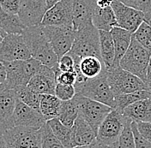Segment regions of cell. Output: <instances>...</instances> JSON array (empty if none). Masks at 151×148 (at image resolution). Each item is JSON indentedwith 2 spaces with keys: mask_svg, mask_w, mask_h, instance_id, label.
<instances>
[{
  "mask_svg": "<svg viewBox=\"0 0 151 148\" xmlns=\"http://www.w3.org/2000/svg\"><path fill=\"white\" fill-rule=\"evenodd\" d=\"M22 35L33 58L52 69L58 64V57L44 34L41 25L27 27Z\"/></svg>",
  "mask_w": 151,
  "mask_h": 148,
  "instance_id": "cell-1",
  "label": "cell"
},
{
  "mask_svg": "<svg viewBox=\"0 0 151 148\" xmlns=\"http://www.w3.org/2000/svg\"><path fill=\"white\" fill-rule=\"evenodd\" d=\"M1 62L6 68L7 78L5 83L0 85V88L6 87L16 91L27 87L31 78L37 73L42 65L40 61L33 57L28 60Z\"/></svg>",
  "mask_w": 151,
  "mask_h": 148,
  "instance_id": "cell-2",
  "label": "cell"
},
{
  "mask_svg": "<svg viewBox=\"0 0 151 148\" xmlns=\"http://www.w3.org/2000/svg\"><path fill=\"white\" fill-rule=\"evenodd\" d=\"M106 72L107 70L96 78L86 79L82 82L76 83L74 86L77 94L101 102L115 109V96L108 82Z\"/></svg>",
  "mask_w": 151,
  "mask_h": 148,
  "instance_id": "cell-3",
  "label": "cell"
},
{
  "mask_svg": "<svg viewBox=\"0 0 151 148\" xmlns=\"http://www.w3.org/2000/svg\"><path fill=\"white\" fill-rule=\"evenodd\" d=\"M70 52L81 58L94 56L101 59L100 30L93 24V21L76 31L75 40Z\"/></svg>",
  "mask_w": 151,
  "mask_h": 148,
  "instance_id": "cell-4",
  "label": "cell"
},
{
  "mask_svg": "<svg viewBox=\"0 0 151 148\" xmlns=\"http://www.w3.org/2000/svg\"><path fill=\"white\" fill-rule=\"evenodd\" d=\"M150 56V51L142 46L136 38L132 36L131 46L120 60L119 66L146 82L148 80L147 70Z\"/></svg>",
  "mask_w": 151,
  "mask_h": 148,
  "instance_id": "cell-5",
  "label": "cell"
},
{
  "mask_svg": "<svg viewBox=\"0 0 151 148\" xmlns=\"http://www.w3.org/2000/svg\"><path fill=\"white\" fill-rule=\"evenodd\" d=\"M106 76L114 96L146 90V82L120 66L107 70Z\"/></svg>",
  "mask_w": 151,
  "mask_h": 148,
  "instance_id": "cell-6",
  "label": "cell"
},
{
  "mask_svg": "<svg viewBox=\"0 0 151 148\" xmlns=\"http://www.w3.org/2000/svg\"><path fill=\"white\" fill-rule=\"evenodd\" d=\"M5 148H41L40 129L14 127L1 134Z\"/></svg>",
  "mask_w": 151,
  "mask_h": 148,
  "instance_id": "cell-7",
  "label": "cell"
},
{
  "mask_svg": "<svg viewBox=\"0 0 151 148\" xmlns=\"http://www.w3.org/2000/svg\"><path fill=\"white\" fill-rule=\"evenodd\" d=\"M123 113L113 109L101 124L97 132V140L101 145L111 146L118 142L127 122Z\"/></svg>",
  "mask_w": 151,
  "mask_h": 148,
  "instance_id": "cell-8",
  "label": "cell"
},
{
  "mask_svg": "<svg viewBox=\"0 0 151 148\" xmlns=\"http://www.w3.org/2000/svg\"><path fill=\"white\" fill-rule=\"evenodd\" d=\"M42 28L58 59L70 51L76 31L74 26H42Z\"/></svg>",
  "mask_w": 151,
  "mask_h": 148,
  "instance_id": "cell-9",
  "label": "cell"
},
{
  "mask_svg": "<svg viewBox=\"0 0 151 148\" xmlns=\"http://www.w3.org/2000/svg\"><path fill=\"white\" fill-rule=\"evenodd\" d=\"M75 97L78 101L79 116L87 121L97 134L101 124L113 108L77 93Z\"/></svg>",
  "mask_w": 151,
  "mask_h": 148,
  "instance_id": "cell-10",
  "label": "cell"
},
{
  "mask_svg": "<svg viewBox=\"0 0 151 148\" xmlns=\"http://www.w3.org/2000/svg\"><path fill=\"white\" fill-rule=\"evenodd\" d=\"M31 54L22 34H8L1 39L0 58L4 62L28 60Z\"/></svg>",
  "mask_w": 151,
  "mask_h": 148,
  "instance_id": "cell-11",
  "label": "cell"
},
{
  "mask_svg": "<svg viewBox=\"0 0 151 148\" xmlns=\"http://www.w3.org/2000/svg\"><path fill=\"white\" fill-rule=\"evenodd\" d=\"M47 122L40 111L31 108L17 98V106L9 122V129L14 127H29L40 129Z\"/></svg>",
  "mask_w": 151,
  "mask_h": 148,
  "instance_id": "cell-12",
  "label": "cell"
},
{
  "mask_svg": "<svg viewBox=\"0 0 151 148\" xmlns=\"http://www.w3.org/2000/svg\"><path fill=\"white\" fill-rule=\"evenodd\" d=\"M112 7L117 19L118 27L126 29L132 34L144 21L145 13L140 9L126 5L118 0L113 1Z\"/></svg>",
  "mask_w": 151,
  "mask_h": 148,
  "instance_id": "cell-13",
  "label": "cell"
},
{
  "mask_svg": "<svg viewBox=\"0 0 151 148\" xmlns=\"http://www.w3.org/2000/svg\"><path fill=\"white\" fill-rule=\"evenodd\" d=\"M41 26H74L73 0H61L47 9Z\"/></svg>",
  "mask_w": 151,
  "mask_h": 148,
  "instance_id": "cell-14",
  "label": "cell"
},
{
  "mask_svg": "<svg viewBox=\"0 0 151 148\" xmlns=\"http://www.w3.org/2000/svg\"><path fill=\"white\" fill-rule=\"evenodd\" d=\"M48 9L47 0H20L19 16L27 26L40 25Z\"/></svg>",
  "mask_w": 151,
  "mask_h": 148,
  "instance_id": "cell-15",
  "label": "cell"
},
{
  "mask_svg": "<svg viewBox=\"0 0 151 148\" xmlns=\"http://www.w3.org/2000/svg\"><path fill=\"white\" fill-rule=\"evenodd\" d=\"M56 74L52 68L42 64L37 73L28 84V88L40 94H54L56 88Z\"/></svg>",
  "mask_w": 151,
  "mask_h": 148,
  "instance_id": "cell-16",
  "label": "cell"
},
{
  "mask_svg": "<svg viewBox=\"0 0 151 148\" xmlns=\"http://www.w3.org/2000/svg\"><path fill=\"white\" fill-rule=\"evenodd\" d=\"M16 90L6 87L0 88V130L1 134L9 129V122L17 106Z\"/></svg>",
  "mask_w": 151,
  "mask_h": 148,
  "instance_id": "cell-17",
  "label": "cell"
},
{
  "mask_svg": "<svg viewBox=\"0 0 151 148\" xmlns=\"http://www.w3.org/2000/svg\"><path fill=\"white\" fill-rule=\"evenodd\" d=\"M72 129V148L86 146L97 139V134L90 124L82 117H78Z\"/></svg>",
  "mask_w": 151,
  "mask_h": 148,
  "instance_id": "cell-18",
  "label": "cell"
},
{
  "mask_svg": "<svg viewBox=\"0 0 151 148\" xmlns=\"http://www.w3.org/2000/svg\"><path fill=\"white\" fill-rule=\"evenodd\" d=\"M98 0H73L74 28L76 30L92 21Z\"/></svg>",
  "mask_w": 151,
  "mask_h": 148,
  "instance_id": "cell-19",
  "label": "cell"
},
{
  "mask_svg": "<svg viewBox=\"0 0 151 148\" xmlns=\"http://www.w3.org/2000/svg\"><path fill=\"white\" fill-rule=\"evenodd\" d=\"M27 26L22 22L18 14H10L1 9L0 34L1 39L8 34H22Z\"/></svg>",
  "mask_w": 151,
  "mask_h": 148,
  "instance_id": "cell-20",
  "label": "cell"
},
{
  "mask_svg": "<svg viewBox=\"0 0 151 148\" xmlns=\"http://www.w3.org/2000/svg\"><path fill=\"white\" fill-rule=\"evenodd\" d=\"M115 46V64L114 67H119V62L131 46L133 34L120 27H115L111 31Z\"/></svg>",
  "mask_w": 151,
  "mask_h": 148,
  "instance_id": "cell-21",
  "label": "cell"
},
{
  "mask_svg": "<svg viewBox=\"0 0 151 148\" xmlns=\"http://www.w3.org/2000/svg\"><path fill=\"white\" fill-rule=\"evenodd\" d=\"M123 115L133 122H151V98L142 99L124 109Z\"/></svg>",
  "mask_w": 151,
  "mask_h": 148,
  "instance_id": "cell-22",
  "label": "cell"
},
{
  "mask_svg": "<svg viewBox=\"0 0 151 148\" xmlns=\"http://www.w3.org/2000/svg\"><path fill=\"white\" fill-rule=\"evenodd\" d=\"M93 24L99 30L112 31L115 27H118L117 19L112 6L101 8L96 7L92 16Z\"/></svg>",
  "mask_w": 151,
  "mask_h": 148,
  "instance_id": "cell-23",
  "label": "cell"
},
{
  "mask_svg": "<svg viewBox=\"0 0 151 148\" xmlns=\"http://www.w3.org/2000/svg\"><path fill=\"white\" fill-rule=\"evenodd\" d=\"M101 56L106 70H110L115 64V46L111 31L100 30Z\"/></svg>",
  "mask_w": 151,
  "mask_h": 148,
  "instance_id": "cell-24",
  "label": "cell"
},
{
  "mask_svg": "<svg viewBox=\"0 0 151 148\" xmlns=\"http://www.w3.org/2000/svg\"><path fill=\"white\" fill-rule=\"evenodd\" d=\"M79 69L81 74L86 79L96 78L106 71L102 60L94 56H88L81 58Z\"/></svg>",
  "mask_w": 151,
  "mask_h": 148,
  "instance_id": "cell-25",
  "label": "cell"
},
{
  "mask_svg": "<svg viewBox=\"0 0 151 148\" xmlns=\"http://www.w3.org/2000/svg\"><path fill=\"white\" fill-rule=\"evenodd\" d=\"M62 100L59 99L54 94H42L40 111L47 121L58 118L60 109H61Z\"/></svg>",
  "mask_w": 151,
  "mask_h": 148,
  "instance_id": "cell-26",
  "label": "cell"
},
{
  "mask_svg": "<svg viewBox=\"0 0 151 148\" xmlns=\"http://www.w3.org/2000/svg\"><path fill=\"white\" fill-rule=\"evenodd\" d=\"M79 117V105L76 98L71 100L62 101L61 109L58 115L59 121L69 128H72L76 120Z\"/></svg>",
  "mask_w": 151,
  "mask_h": 148,
  "instance_id": "cell-27",
  "label": "cell"
},
{
  "mask_svg": "<svg viewBox=\"0 0 151 148\" xmlns=\"http://www.w3.org/2000/svg\"><path fill=\"white\" fill-rule=\"evenodd\" d=\"M53 134L65 148H72V129L63 124L58 118L47 121Z\"/></svg>",
  "mask_w": 151,
  "mask_h": 148,
  "instance_id": "cell-28",
  "label": "cell"
},
{
  "mask_svg": "<svg viewBox=\"0 0 151 148\" xmlns=\"http://www.w3.org/2000/svg\"><path fill=\"white\" fill-rule=\"evenodd\" d=\"M149 98H151V95L147 90H142L135 93L115 96V104H116L115 109L123 113L124 109L127 108L129 105L139 100L149 99Z\"/></svg>",
  "mask_w": 151,
  "mask_h": 148,
  "instance_id": "cell-29",
  "label": "cell"
},
{
  "mask_svg": "<svg viewBox=\"0 0 151 148\" xmlns=\"http://www.w3.org/2000/svg\"><path fill=\"white\" fill-rule=\"evenodd\" d=\"M16 92H17V98L20 100H22L23 103L28 104L31 108H33L36 111H40V99H41L42 94L34 92L33 90L28 88V87H22Z\"/></svg>",
  "mask_w": 151,
  "mask_h": 148,
  "instance_id": "cell-30",
  "label": "cell"
},
{
  "mask_svg": "<svg viewBox=\"0 0 151 148\" xmlns=\"http://www.w3.org/2000/svg\"><path fill=\"white\" fill-rule=\"evenodd\" d=\"M41 148H65L53 134L50 125L47 123L40 129Z\"/></svg>",
  "mask_w": 151,
  "mask_h": 148,
  "instance_id": "cell-31",
  "label": "cell"
},
{
  "mask_svg": "<svg viewBox=\"0 0 151 148\" xmlns=\"http://www.w3.org/2000/svg\"><path fill=\"white\" fill-rule=\"evenodd\" d=\"M132 121L128 118L122 134L116 143L117 148H136L135 137L132 129Z\"/></svg>",
  "mask_w": 151,
  "mask_h": 148,
  "instance_id": "cell-32",
  "label": "cell"
},
{
  "mask_svg": "<svg viewBox=\"0 0 151 148\" xmlns=\"http://www.w3.org/2000/svg\"><path fill=\"white\" fill-rule=\"evenodd\" d=\"M133 36L142 46L151 51V27L146 21L142 23L137 30L133 34Z\"/></svg>",
  "mask_w": 151,
  "mask_h": 148,
  "instance_id": "cell-33",
  "label": "cell"
},
{
  "mask_svg": "<svg viewBox=\"0 0 151 148\" xmlns=\"http://www.w3.org/2000/svg\"><path fill=\"white\" fill-rule=\"evenodd\" d=\"M76 94L74 85L57 83L55 88V95L62 101H68L74 99Z\"/></svg>",
  "mask_w": 151,
  "mask_h": 148,
  "instance_id": "cell-34",
  "label": "cell"
},
{
  "mask_svg": "<svg viewBox=\"0 0 151 148\" xmlns=\"http://www.w3.org/2000/svg\"><path fill=\"white\" fill-rule=\"evenodd\" d=\"M81 58L78 56L71 53L69 51L64 55L60 59H58V68L61 71L67 72V71H76V65L77 61Z\"/></svg>",
  "mask_w": 151,
  "mask_h": 148,
  "instance_id": "cell-35",
  "label": "cell"
},
{
  "mask_svg": "<svg viewBox=\"0 0 151 148\" xmlns=\"http://www.w3.org/2000/svg\"><path fill=\"white\" fill-rule=\"evenodd\" d=\"M56 74L57 83L66 84V85H75L77 81V73L76 71L63 72L59 69L58 64L52 69Z\"/></svg>",
  "mask_w": 151,
  "mask_h": 148,
  "instance_id": "cell-36",
  "label": "cell"
},
{
  "mask_svg": "<svg viewBox=\"0 0 151 148\" xmlns=\"http://www.w3.org/2000/svg\"><path fill=\"white\" fill-rule=\"evenodd\" d=\"M132 129L135 137L136 148H151V142L147 139H145L138 130L137 123L136 122H132Z\"/></svg>",
  "mask_w": 151,
  "mask_h": 148,
  "instance_id": "cell-37",
  "label": "cell"
},
{
  "mask_svg": "<svg viewBox=\"0 0 151 148\" xmlns=\"http://www.w3.org/2000/svg\"><path fill=\"white\" fill-rule=\"evenodd\" d=\"M1 9L10 14H18L20 0H0Z\"/></svg>",
  "mask_w": 151,
  "mask_h": 148,
  "instance_id": "cell-38",
  "label": "cell"
},
{
  "mask_svg": "<svg viewBox=\"0 0 151 148\" xmlns=\"http://www.w3.org/2000/svg\"><path fill=\"white\" fill-rule=\"evenodd\" d=\"M137 128L142 135L151 142V122H138Z\"/></svg>",
  "mask_w": 151,
  "mask_h": 148,
  "instance_id": "cell-39",
  "label": "cell"
},
{
  "mask_svg": "<svg viewBox=\"0 0 151 148\" xmlns=\"http://www.w3.org/2000/svg\"><path fill=\"white\" fill-rule=\"evenodd\" d=\"M137 9L144 13H151V0H137Z\"/></svg>",
  "mask_w": 151,
  "mask_h": 148,
  "instance_id": "cell-40",
  "label": "cell"
},
{
  "mask_svg": "<svg viewBox=\"0 0 151 148\" xmlns=\"http://www.w3.org/2000/svg\"><path fill=\"white\" fill-rule=\"evenodd\" d=\"M6 78H7V71H6V68L4 65V64L1 62L0 63V85H4L6 82Z\"/></svg>",
  "mask_w": 151,
  "mask_h": 148,
  "instance_id": "cell-41",
  "label": "cell"
},
{
  "mask_svg": "<svg viewBox=\"0 0 151 148\" xmlns=\"http://www.w3.org/2000/svg\"><path fill=\"white\" fill-rule=\"evenodd\" d=\"M114 0H98L97 1V6L101 7V8H106L112 6V4Z\"/></svg>",
  "mask_w": 151,
  "mask_h": 148,
  "instance_id": "cell-42",
  "label": "cell"
},
{
  "mask_svg": "<svg viewBox=\"0 0 151 148\" xmlns=\"http://www.w3.org/2000/svg\"><path fill=\"white\" fill-rule=\"evenodd\" d=\"M119 2H121L123 4L129 5L131 7H134L137 9V0H118Z\"/></svg>",
  "mask_w": 151,
  "mask_h": 148,
  "instance_id": "cell-43",
  "label": "cell"
},
{
  "mask_svg": "<svg viewBox=\"0 0 151 148\" xmlns=\"http://www.w3.org/2000/svg\"><path fill=\"white\" fill-rule=\"evenodd\" d=\"M74 148H101V144L98 142V140L96 139L93 143L89 144V145H86V146H81V147H76Z\"/></svg>",
  "mask_w": 151,
  "mask_h": 148,
  "instance_id": "cell-44",
  "label": "cell"
},
{
  "mask_svg": "<svg viewBox=\"0 0 151 148\" xmlns=\"http://www.w3.org/2000/svg\"><path fill=\"white\" fill-rule=\"evenodd\" d=\"M144 21H146L151 27V13H145Z\"/></svg>",
  "mask_w": 151,
  "mask_h": 148,
  "instance_id": "cell-45",
  "label": "cell"
},
{
  "mask_svg": "<svg viewBox=\"0 0 151 148\" xmlns=\"http://www.w3.org/2000/svg\"><path fill=\"white\" fill-rule=\"evenodd\" d=\"M59 1H61V0H47V6H48V9H50L51 7H52L54 4H56L57 3H58Z\"/></svg>",
  "mask_w": 151,
  "mask_h": 148,
  "instance_id": "cell-46",
  "label": "cell"
},
{
  "mask_svg": "<svg viewBox=\"0 0 151 148\" xmlns=\"http://www.w3.org/2000/svg\"><path fill=\"white\" fill-rule=\"evenodd\" d=\"M147 76H148V80L151 79V56L150 62H149V66H148V70H147Z\"/></svg>",
  "mask_w": 151,
  "mask_h": 148,
  "instance_id": "cell-47",
  "label": "cell"
},
{
  "mask_svg": "<svg viewBox=\"0 0 151 148\" xmlns=\"http://www.w3.org/2000/svg\"><path fill=\"white\" fill-rule=\"evenodd\" d=\"M146 87H147L146 90H147L149 93H150V95H151V79L147 80V82H146Z\"/></svg>",
  "mask_w": 151,
  "mask_h": 148,
  "instance_id": "cell-48",
  "label": "cell"
},
{
  "mask_svg": "<svg viewBox=\"0 0 151 148\" xmlns=\"http://www.w3.org/2000/svg\"><path fill=\"white\" fill-rule=\"evenodd\" d=\"M101 148H117V147H116V144L111 145V146H106V145H101Z\"/></svg>",
  "mask_w": 151,
  "mask_h": 148,
  "instance_id": "cell-49",
  "label": "cell"
}]
</instances>
